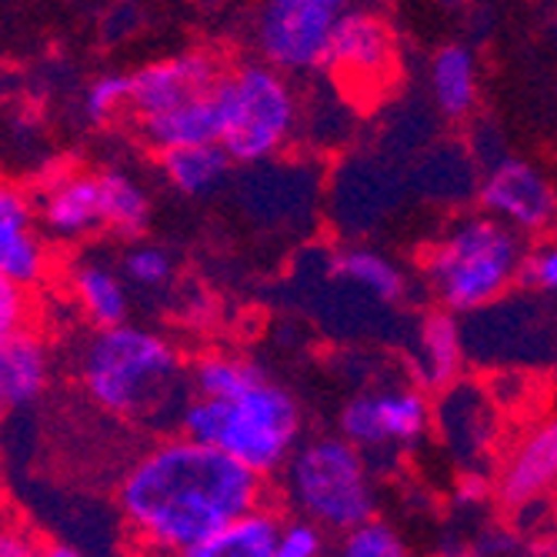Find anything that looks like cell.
Returning <instances> with one entry per match:
<instances>
[{
  "label": "cell",
  "mask_w": 557,
  "mask_h": 557,
  "mask_svg": "<svg viewBox=\"0 0 557 557\" xmlns=\"http://www.w3.org/2000/svg\"><path fill=\"white\" fill-rule=\"evenodd\" d=\"M231 171H234V164L224 154L221 144L187 147V150H171V154H161L164 181L184 197H211V194H218L227 184Z\"/></svg>",
  "instance_id": "cell-22"
},
{
  "label": "cell",
  "mask_w": 557,
  "mask_h": 557,
  "mask_svg": "<svg viewBox=\"0 0 557 557\" xmlns=\"http://www.w3.org/2000/svg\"><path fill=\"white\" fill-rule=\"evenodd\" d=\"M50 274H54V250L40 231L34 194L0 177V277L34 294Z\"/></svg>",
  "instance_id": "cell-12"
},
{
  "label": "cell",
  "mask_w": 557,
  "mask_h": 557,
  "mask_svg": "<svg viewBox=\"0 0 557 557\" xmlns=\"http://www.w3.org/2000/svg\"><path fill=\"white\" fill-rule=\"evenodd\" d=\"M4 481H8V461H4V447H0V491H4Z\"/></svg>",
  "instance_id": "cell-34"
},
{
  "label": "cell",
  "mask_w": 557,
  "mask_h": 557,
  "mask_svg": "<svg viewBox=\"0 0 557 557\" xmlns=\"http://www.w3.org/2000/svg\"><path fill=\"white\" fill-rule=\"evenodd\" d=\"M268 481L181 434L150 444L117 484L124 528L147 557H184L231 521L261 508Z\"/></svg>",
  "instance_id": "cell-1"
},
{
  "label": "cell",
  "mask_w": 557,
  "mask_h": 557,
  "mask_svg": "<svg viewBox=\"0 0 557 557\" xmlns=\"http://www.w3.org/2000/svg\"><path fill=\"white\" fill-rule=\"evenodd\" d=\"M284 494L300 521L318 531L347 534L377 518V487L368 458L337 434L304 437L281 468Z\"/></svg>",
  "instance_id": "cell-5"
},
{
  "label": "cell",
  "mask_w": 557,
  "mask_h": 557,
  "mask_svg": "<svg viewBox=\"0 0 557 557\" xmlns=\"http://www.w3.org/2000/svg\"><path fill=\"white\" fill-rule=\"evenodd\" d=\"M478 74H481L478 58L468 44L450 40L434 50V58L428 64V87H431L434 108L447 121L461 124L478 111V104H481V77Z\"/></svg>",
  "instance_id": "cell-15"
},
{
  "label": "cell",
  "mask_w": 557,
  "mask_h": 557,
  "mask_svg": "<svg viewBox=\"0 0 557 557\" xmlns=\"http://www.w3.org/2000/svg\"><path fill=\"white\" fill-rule=\"evenodd\" d=\"M174 255L164 244L134 240L121 258V277L140 290H168L174 281Z\"/></svg>",
  "instance_id": "cell-24"
},
{
  "label": "cell",
  "mask_w": 557,
  "mask_h": 557,
  "mask_svg": "<svg viewBox=\"0 0 557 557\" xmlns=\"http://www.w3.org/2000/svg\"><path fill=\"white\" fill-rule=\"evenodd\" d=\"M334 557H414L408 541L381 518H371L337 537Z\"/></svg>",
  "instance_id": "cell-25"
},
{
  "label": "cell",
  "mask_w": 557,
  "mask_h": 557,
  "mask_svg": "<svg viewBox=\"0 0 557 557\" xmlns=\"http://www.w3.org/2000/svg\"><path fill=\"white\" fill-rule=\"evenodd\" d=\"M221 114V147L231 164H268L294 144L300 100L290 77L244 58L224 67L214 90Z\"/></svg>",
  "instance_id": "cell-6"
},
{
  "label": "cell",
  "mask_w": 557,
  "mask_h": 557,
  "mask_svg": "<svg viewBox=\"0 0 557 557\" xmlns=\"http://www.w3.org/2000/svg\"><path fill=\"white\" fill-rule=\"evenodd\" d=\"M324 67L350 94H381L397 67V44L387 21L377 11L347 4Z\"/></svg>",
  "instance_id": "cell-10"
},
{
  "label": "cell",
  "mask_w": 557,
  "mask_h": 557,
  "mask_svg": "<svg viewBox=\"0 0 557 557\" xmlns=\"http://www.w3.org/2000/svg\"><path fill=\"white\" fill-rule=\"evenodd\" d=\"M344 11V0H268L250 24L255 61L284 77L321 71Z\"/></svg>",
  "instance_id": "cell-7"
},
{
  "label": "cell",
  "mask_w": 557,
  "mask_h": 557,
  "mask_svg": "<svg viewBox=\"0 0 557 557\" xmlns=\"http://www.w3.org/2000/svg\"><path fill=\"white\" fill-rule=\"evenodd\" d=\"M127 111V74H100L84 90V114L94 124H111Z\"/></svg>",
  "instance_id": "cell-26"
},
{
  "label": "cell",
  "mask_w": 557,
  "mask_h": 557,
  "mask_svg": "<svg viewBox=\"0 0 557 557\" xmlns=\"http://www.w3.org/2000/svg\"><path fill=\"white\" fill-rule=\"evenodd\" d=\"M47 244H81L100 231V197L94 171H61L34 194Z\"/></svg>",
  "instance_id": "cell-13"
},
{
  "label": "cell",
  "mask_w": 557,
  "mask_h": 557,
  "mask_svg": "<svg viewBox=\"0 0 557 557\" xmlns=\"http://www.w3.org/2000/svg\"><path fill=\"white\" fill-rule=\"evenodd\" d=\"M37 324V300L30 290L0 277V344L34 331Z\"/></svg>",
  "instance_id": "cell-27"
},
{
  "label": "cell",
  "mask_w": 557,
  "mask_h": 557,
  "mask_svg": "<svg viewBox=\"0 0 557 557\" xmlns=\"http://www.w3.org/2000/svg\"><path fill=\"white\" fill-rule=\"evenodd\" d=\"M518 284L534 294H554L557 290V247L550 240H534L524 247Z\"/></svg>",
  "instance_id": "cell-28"
},
{
  "label": "cell",
  "mask_w": 557,
  "mask_h": 557,
  "mask_svg": "<svg viewBox=\"0 0 557 557\" xmlns=\"http://www.w3.org/2000/svg\"><path fill=\"white\" fill-rule=\"evenodd\" d=\"M557 481V424L554 418L524 428L504 454L497 474L491 478V494L508 515H524L541 508Z\"/></svg>",
  "instance_id": "cell-11"
},
{
  "label": "cell",
  "mask_w": 557,
  "mask_h": 557,
  "mask_svg": "<svg viewBox=\"0 0 557 557\" xmlns=\"http://www.w3.org/2000/svg\"><path fill=\"white\" fill-rule=\"evenodd\" d=\"M324 554H327L324 531H318L314 524L300 521V518L281 521L271 557H324Z\"/></svg>",
  "instance_id": "cell-29"
},
{
  "label": "cell",
  "mask_w": 557,
  "mask_h": 557,
  "mask_svg": "<svg viewBox=\"0 0 557 557\" xmlns=\"http://www.w3.org/2000/svg\"><path fill=\"white\" fill-rule=\"evenodd\" d=\"M8 414H11V411H8V404H4V400H0V424H4V421H8Z\"/></svg>",
  "instance_id": "cell-35"
},
{
  "label": "cell",
  "mask_w": 557,
  "mask_h": 557,
  "mask_svg": "<svg viewBox=\"0 0 557 557\" xmlns=\"http://www.w3.org/2000/svg\"><path fill=\"white\" fill-rule=\"evenodd\" d=\"M281 521L284 518L271 508V504H261V508L231 521L208 541L190 547L184 557H271Z\"/></svg>",
  "instance_id": "cell-21"
},
{
  "label": "cell",
  "mask_w": 557,
  "mask_h": 557,
  "mask_svg": "<svg viewBox=\"0 0 557 557\" xmlns=\"http://www.w3.org/2000/svg\"><path fill=\"white\" fill-rule=\"evenodd\" d=\"M77 381L90 404L131 424L181 414L190 394L181 347L137 324L94 331L77 354Z\"/></svg>",
  "instance_id": "cell-2"
},
{
  "label": "cell",
  "mask_w": 557,
  "mask_h": 557,
  "mask_svg": "<svg viewBox=\"0 0 557 557\" xmlns=\"http://www.w3.org/2000/svg\"><path fill=\"white\" fill-rule=\"evenodd\" d=\"M8 94H11V77H8V71L0 67V104L8 100Z\"/></svg>",
  "instance_id": "cell-33"
},
{
  "label": "cell",
  "mask_w": 557,
  "mask_h": 557,
  "mask_svg": "<svg viewBox=\"0 0 557 557\" xmlns=\"http://www.w3.org/2000/svg\"><path fill=\"white\" fill-rule=\"evenodd\" d=\"M40 557H87V554H84V550H77L74 544H64V541H50V544H44Z\"/></svg>",
  "instance_id": "cell-32"
},
{
  "label": "cell",
  "mask_w": 557,
  "mask_h": 557,
  "mask_svg": "<svg viewBox=\"0 0 557 557\" xmlns=\"http://www.w3.org/2000/svg\"><path fill=\"white\" fill-rule=\"evenodd\" d=\"M528 240L504 224L478 214L454 221L428 244L421 274L437 300V311L458 318L487 311L518 284V268Z\"/></svg>",
  "instance_id": "cell-4"
},
{
  "label": "cell",
  "mask_w": 557,
  "mask_h": 557,
  "mask_svg": "<svg viewBox=\"0 0 557 557\" xmlns=\"http://www.w3.org/2000/svg\"><path fill=\"white\" fill-rule=\"evenodd\" d=\"M67 290L77 304V311L94 324V331L121 327L131 318V290L124 277L108 264L81 261L67 277Z\"/></svg>",
  "instance_id": "cell-18"
},
{
  "label": "cell",
  "mask_w": 557,
  "mask_h": 557,
  "mask_svg": "<svg viewBox=\"0 0 557 557\" xmlns=\"http://www.w3.org/2000/svg\"><path fill=\"white\" fill-rule=\"evenodd\" d=\"M465 361H468V347H465L461 321L444 311L424 314L408 350L414 387L421 394L450 391L465 374Z\"/></svg>",
  "instance_id": "cell-14"
},
{
  "label": "cell",
  "mask_w": 557,
  "mask_h": 557,
  "mask_svg": "<svg viewBox=\"0 0 557 557\" xmlns=\"http://www.w3.org/2000/svg\"><path fill=\"white\" fill-rule=\"evenodd\" d=\"M481 214L515 231L518 237H544L554 227L557 194L537 164L524 158H500L494 161L478 184Z\"/></svg>",
  "instance_id": "cell-9"
},
{
  "label": "cell",
  "mask_w": 557,
  "mask_h": 557,
  "mask_svg": "<svg viewBox=\"0 0 557 557\" xmlns=\"http://www.w3.org/2000/svg\"><path fill=\"white\" fill-rule=\"evenodd\" d=\"M94 177L100 197V231H111L124 240H140L150 227V214H154L147 187L121 168L97 171Z\"/></svg>",
  "instance_id": "cell-20"
},
{
  "label": "cell",
  "mask_w": 557,
  "mask_h": 557,
  "mask_svg": "<svg viewBox=\"0 0 557 557\" xmlns=\"http://www.w3.org/2000/svg\"><path fill=\"white\" fill-rule=\"evenodd\" d=\"M327 271L377 304H400L408 297V274L377 247H364V244L337 247L327 258Z\"/></svg>",
  "instance_id": "cell-17"
},
{
  "label": "cell",
  "mask_w": 557,
  "mask_h": 557,
  "mask_svg": "<svg viewBox=\"0 0 557 557\" xmlns=\"http://www.w3.org/2000/svg\"><path fill=\"white\" fill-rule=\"evenodd\" d=\"M368 400H371V418H374L381 447H387V444L414 447L418 441L428 437V431L434 424V404L414 384L371 391Z\"/></svg>",
  "instance_id": "cell-19"
},
{
  "label": "cell",
  "mask_w": 557,
  "mask_h": 557,
  "mask_svg": "<svg viewBox=\"0 0 557 557\" xmlns=\"http://www.w3.org/2000/svg\"><path fill=\"white\" fill-rule=\"evenodd\" d=\"M177 428L181 437L214 447L234 465L268 481L281 474L300 441V404L284 384L264 377L227 400L187 397Z\"/></svg>",
  "instance_id": "cell-3"
},
{
  "label": "cell",
  "mask_w": 557,
  "mask_h": 557,
  "mask_svg": "<svg viewBox=\"0 0 557 557\" xmlns=\"http://www.w3.org/2000/svg\"><path fill=\"white\" fill-rule=\"evenodd\" d=\"M224 61L208 47L181 50L171 58H158L134 74H127V111L124 117L131 124L161 117L181 108H190L197 100L214 97L221 77H224Z\"/></svg>",
  "instance_id": "cell-8"
},
{
  "label": "cell",
  "mask_w": 557,
  "mask_h": 557,
  "mask_svg": "<svg viewBox=\"0 0 557 557\" xmlns=\"http://www.w3.org/2000/svg\"><path fill=\"white\" fill-rule=\"evenodd\" d=\"M264 368L258 361L244 358L234 350H208L187 364V391L190 397H211V400H227L250 384L264 381Z\"/></svg>",
  "instance_id": "cell-23"
},
{
  "label": "cell",
  "mask_w": 557,
  "mask_h": 557,
  "mask_svg": "<svg viewBox=\"0 0 557 557\" xmlns=\"http://www.w3.org/2000/svg\"><path fill=\"white\" fill-rule=\"evenodd\" d=\"M491 500H494V494H491V478L487 474H481V471L461 474L458 487H454V504H458L461 511L487 508Z\"/></svg>",
  "instance_id": "cell-31"
},
{
  "label": "cell",
  "mask_w": 557,
  "mask_h": 557,
  "mask_svg": "<svg viewBox=\"0 0 557 557\" xmlns=\"http://www.w3.org/2000/svg\"><path fill=\"white\" fill-rule=\"evenodd\" d=\"M40 534L0 504V557H40Z\"/></svg>",
  "instance_id": "cell-30"
},
{
  "label": "cell",
  "mask_w": 557,
  "mask_h": 557,
  "mask_svg": "<svg viewBox=\"0 0 557 557\" xmlns=\"http://www.w3.org/2000/svg\"><path fill=\"white\" fill-rule=\"evenodd\" d=\"M50 347L37 331L17 334L0 344V400L8 411H21L37 404L50 384Z\"/></svg>",
  "instance_id": "cell-16"
}]
</instances>
